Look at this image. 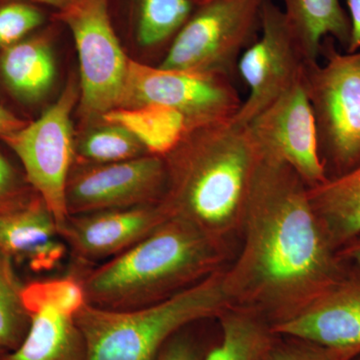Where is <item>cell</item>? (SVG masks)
Masks as SVG:
<instances>
[{"mask_svg":"<svg viewBox=\"0 0 360 360\" xmlns=\"http://www.w3.org/2000/svg\"><path fill=\"white\" fill-rule=\"evenodd\" d=\"M243 246L224 270L232 304L285 321L345 274L312 207L309 187L285 163L262 155L241 224Z\"/></svg>","mask_w":360,"mask_h":360,"instance_id":"obj_1","label":"cell"},{"mask_svg":"<svg viewBox=\"0 0 360 360\" xmlns=\"http://www.w3.org/2000/svg\"><path fill=\"white\" fill-rule=\"evenodd\" d=\"M163 158L167 184L160 203L169 217L224 243L240 231L262 160L248 125L229 118L195 127Z\"/></svg>","mask_w":360,"mask_h":360,"instance_id":"obj_2","label":"cell"},{"mask_svg":"<svg viewBox=\"0 0 360 360\" xmlns=\"http://www.w3.org/2000/svg\"><path fill=\"white\" fill-rule=\"evenodd\" d=\"M225 243L169 217L148 238L101 265L75 267L86 302L99 309L134 310L163 302L217 270Z\"/></svg>","mask_w":360,"mask_h":360,"instance_id":"obj_3","label":"cell"},{"mask_svg":"<svg viewBox=\"0 0 360 360\" xmlns=\"http://www.w3.org/2000/svg\"><path fill=\"white\" fill-rule=\"evenodd\" d=\"M231 305L219 269L156 304L118 311L86 302L73 319L84 336L87 360H155L179 329L217 319Z\"/></svg>","mask_w":360,"mask_h":360,"instance_id":"obj_4","label":"cell"},{"mask_svg":"<svg viewBox=\"0 0 360 360\" xmlns=\"http://www.w3.org/2000/svg\"><path fill=\"white\" fill-rule=\"evenodd\" d=\"M338 46L331 37L324 39L323 63H307L302 77L328 179L360 165V51Z\"/></svg>","mask_w":360,"mask_h":360,"instance_id":"obj_5","label":"cell"},{"mask_svg":"<svg viewBox=\"0 0 360 360\" xmlns=\"http://www.w3.org/2000/svg\"><path fill=\"white\" fill-rule=\"evenodd\" d=\"M267 0H210L191 14L161 61L165 70L232 78L262 26Z\"/></svg>","mask_w":360,"mask_h":360,"instance_id":"obj_6","label":"cell"},{"mask_svg":"<svg viewBox=\"0 0 360 360\" xmlns=\"http://www.w3.org/2000/svg\"><path fill=\"white\" fill-rule=\"evenodd\" d=\"M77 98L78 90L70 82L37 120L0 137L20 160L26 179L53 214L58 229L70 217L66 184L75 162L71 112Z\"/></svg>","mask_w":360,"mask_h":360,"instance_id":"obj_7","label":"cell"},{"mask_svg":"<svg viewBox=\"0 0 360 360\" xmlns=\"http://www.w3.org/2000/svg\"><path fill=\"white\" fill-rule=\"evenodd\" d=\"M63 18L72 32L79 58L82 115L103 117L123 108L129 59L111 26L106 0H71Z\"/></svg>","mask_w":360,"mask_h":360,"instance_id":"obj_8","label":"cell"},{"mask_svg":"<svg viewBox=\"0 0 360 360\" xmlns=\"http://www.w3.org/2000/svg\"><path fill=\"white\" fill-rule=\"evenodd\" d=\"M307 63L283 8L267 0L257 39L238 59L236 70L248 87V96L232 120L248 125L302 77Z\"/></svg>","mask_w":360,"mask_h":360,"instance_id":"obj_9","label":"cell"},{"mask_svg":"<svg viewBox=\"0 0 360 360\" xmlns=\"http://www.w3.org/2000/svg\"><path fill=\"white\" fill-rule=\"evenodd\" d=\"M241 103L232 78L165 70L129 59L123 108L167 106L186 115L193 129L229 120Z\"/></svg>","mask_w":360,"mask_h":360,"instance_id":"obj_10","label":"cell"},{"mask_svg":"<svg viewBox=\"0 0 360 360\" xmlns=\"http://www.w3.org/2000/svg\"><path fill=\"white\" fill-rule=\"evenodd\" d=\"M165 158L146 155L120 162L72 167L66 184L68 215L158 205L167 191Z\"/></svg>","mask_w":360,"mask_h":360,"instance_id":"obj_11","label":"cell"},{"mask_svg":"<svg viewBox=\"0 0 360 360\" xmlns=\"http://www.w3.org/2000/svg\"><path fill=\"white\" fill-rule=\"evenodd\" d=\"M248 127L262 155L292 168L309 188L328 180L302 77L255 116Z\"/></svg>","mask_w":360,"mask_h":360,"instance_id":"obj_12","label":"cell"},{"mask_svg":"<svg viewBox=\"0 0 360 360\" xmlns=\"http://www.w3.org/2000/svg\"><path fill=\"white\" fill-rule=\"evenodd\" d=\"M277 335L309 341L335 360L360 354V267L349 264L345 274L295 314L272 326Z\"/></svg>","mask_w":360,"mask_h":360,"instance_id":"obj_13","label":"cell"},{"mask_svg":"<svg viewBox=\"0 0 360 360\" xmlns=\"http://www.w3.org/2000/svg\"><path fill=\"white\" fill-rule=\"evenodd\" d=\"M169 215L158 205L70 215L58 229L75 267L96 266L148 238Z\"/></svg>","mask_w":360,"mask_h":360,"instance_id":"obj_14","label":"cell"},{"mask_svg":"<svg viewBox=\"0 0 360 360\" xmlns=\"http://www.w3.org/2000/svg\"><path fill=\"white\" fill-rule=\"evenodd\" d=\"M0 251L14 264L45 272L63 264L68 248L53 214L39 195L25 207L0 217Z\"/></svg>","mask_w":360,"mask_h":360,"instance_id":"obj_15","label":"cell"},{"mask_svg":"<svg viewBox=\"0 0 360 360\" xmlns=\"http://www.w3.org/2000/svg\"><path fill=\"white\" fill-rule=\"evenodd\" d=\"M25 305L30 330L20 347L1 360H87L86 342L73 317L44 303Z\"/></svg>","mask_w":360,"mask_h":360,"instance_id":"obj_16","label":"cell"},{"mask_svg":"<svg viewBox=\"0 0 360 360\" xmlns=\"http://www.w3.org/2000/svg\"><path fill=\"white\" fill-rule=\"evenodd\" d=\"M54 77L53 52L44 37H27L0 51V82L21 104L32 105L41 101Z\"/></svg>","mask_w":360,"mask_h":360,"instance_id":"obj_17","label":"cell"},{"mask_svg":"<svg viewBox=\"0 0 360 360\" xmlns=\"http://www.w3.org/2000/svg\"><path fill=\"white\" fill-rule=\"evenodd\" d=\"M281 4L309 63L319 60L322 41L326 37L347 51L352 26L340 0H281Z\"/></svg>","mask_w":360,"mask_h":360,"instance_id":"obj_18","label":"cell"},{"mask_svg":"<svg viewBox=\"0 0 360 360\" xmlns=\"http://www.w3.org/2000/svg\"><path fill=\"white\" fill-rule=\"evenodd\" d=\"M309 196L336 250L360 236V165L309 188Z\"/></svg>","mask_w":360,"mask_h":360,"instance_id":"obj_19","label":"cell"},{"mask_svg":"<svg viewBox=\"0 0 360 360\" xmlns=\"http://www.w3.org/2000/svg\"><path fill=\"white\" fill-rule=\"evenodd\" d=\"M217 319L219 338L205 360H265L277 335L264 315L250 307L231 305Z\"/></svg>","mask_w":360,"mask_h":360,"instance_id":"obj_20","label":"cell"},{"mask_svg":"<svg viewBox=\"0 0 360 360\" xmlns=\"http://www.w3.org/2000/svg\"><path fill=\"white\" fill-rule=\"evenodd\" d=\"M104 122L120 125L137 139L148 155L165 158L191 130L186 115L167 106L148 104L105 113Z\"/></svg>","mask_w":360,"mask_h":360,"instance_id":"obj_21","label":"cell"},{"mask_svg":"<svg viewBox=\"0 0 360 360\" xmlns=\"http://www.w3.org/2000/svg\"><path fill=\"white\" fill-rule=\"evenodd\" d=\"M14 262L0 251V348L14 352L25 340L30 328V316L23 302L22 283Z\"/></svg>","mask_w":360,"mask_h":360,"instance_id":"obj_22","label":"cell"},{"mask_svg":"<svg viewBox=\"0 0 360 360\" xmlns=\"http://www.w3.org/2000/svg\"><path fill=\"white\" fill-rule=\"evenodd\" d=\"M191 11V0H141L139 42L146 47H155L174 39Z\"/></svg>","mask_w":360,"mask_h":360,"instance_id":"obj_23","label":"cell"},{"mask_svg":"<svg viewBox=\"0 0 360 360\" xmlns=\"http://www.w3.org/2000/svg\"><path fill=\"white\" fill-rule=\"evenodd\" d=\"M82 163L104 165L134 160L146 155L141 142L120 125L108 123L85 136L75 150Z\"/></svg>","mask_w":360,"mask_h":360,"instance_id":"obj_24","label":"cell"},{"mask_svg":"<svg viewBox=\"0 0 360 360\" xmlns=\"http://www.w3.org/2000/svg\"><path fill=\"white\" fill-rule=\"evenodd\" d=\"M23 302L51 305L63 314L73 317L86 303V298L79 279L70 274L60 278L25 284Z\"/></svg>","mask_w":360,"mask_h":360,"instance_id":"obj_25","label":"cell"},{"mask_svg":"<svg viewBox=\"0 0 360 360\" xmlns=\"http://www.w3.org/2000/svg\"><path fill=\"white\" fill-rule=\"evenodd\" d=\"M44 22L37 7L20 0H7L0 4V51L27 39Z\"/></svg>","mask_w":360,"mask_h":360,"instance_id":"obj_26","label":"cell"},{"mask_svg":"<svg viewBox=\"0 0 360 360\" xmlns=\"http://www.w3.org/2000/svg\"><path fill=\"white\" fill-rule=\"evenodd\" d=\"M37 196L22 168L0 150V217L25 207Z\"/></svg>","mask_w":360,"mask_h":360,"instance_id":"obj_27","label":"cell"},{"mask_svg":"<svg viewBox=\"0 0 360 360\" xmlns=\"http://www.w3.org/2000/svg\"><path fill=\"white\" fill-rule=\"evenodd\" d=\"M196 323L189 324L175 333L165 343L155 360H205L210 348L219 340L220 331L217 338H210L202 331L194 329Z\"/></svg>","mask_w":360,"mask_h":360,"instance_id":"obj_28","label":"cell"},{"mask_svg":"<svg viewBox=\"0 0 360 360\" xmlns=\"http://www.w3.org/2000/svg\"><path fill=\"white\" fill-rule=\"evenodd\" d=\"M265 360H335L319 345L290 336L277 335Z\"/></svg>","mask_w":360,"mask_h":360,"instance_id":"obj_29","label":"cell"},{"mask_svg":"<svg viewBox=\"0 0 360 360\" xmlns=\"http://www.w3.org/2000/svg\"><path fill=\"white\" fill-rule=\"evenodd\" d=\"M348 18L352 26L350 41L347 52L360 51V0H347Z\"/></svg>","mask_w":360,"mask_h":360,"instance_id":"obj_30","label":"cell"},{"mask_svg":"<svg viewBox=\"0 0 360 360\" xmlns=\"http://www.w3.org/2000/svg\"><path fill=\"white\" fill-rule=\"evenodd\" d=\"M27 122L0 103V137L21 129Z\"/></svg>","mask_w":360,"mask_h":360,"instance_id":"obj_31","label":"cell"},{"mask_svg":"<svg viewBox=\"0 0 360 360\" xmlns=\"http://www.w3.org/2000/svg\"><path fill=\"white\" fill-rule=\"evenodd\" d=\"M341 259L360 267V236L338 250Z\"/></svg>","mask_w":360,"mask_h":360,"instance_id":"obj_32","label":"cell"},{"mask_svg":"<svg viewBox=\"0 0 360 360\" xmlns=\"http://www.w3.org/2000/svg\"><path fill=\"white\" fill-rule=\"evenodd\" d=\"M7 1V0H0V2ZM20 1H37L45 2V4H58V2L63 1V0H20Z\"/></svg>","mask_w":360,"mask_h":360,"instance_id":"obj_33","label":"cell"},{"mask_svg":"<svg viewBox=\"0 0 360 360\" xmlns=\"http://www.w3.org/2000/svg\"><path fill=\"white\" fill-rule=\"evenodd\" d=\"M7 354L6 352H4V349H1V348H0V357H2L4 356V354Z\"/></svg>","mask_w":360,"mask_h":360,"instance_id":"obj_34","label":"cell"},{"mask_svg":"<svg viewBox=\"0 0 360 360\" xmlns=\"http://www.w3.org/2000/svg\"><path fill=\"white\" fill-rule=\"evenodd\" d=\"M352 360H360V354L359 355V356L354 357V359Z\"/></svg>","mask_w":360,"mask_h":360,"instance_id":"obj_35","label":"cell"},{"mask_svg":"<svg viewBox=\"0 0 360 360\" xmlns=\"http://www.w3.org/2000/svg\"><path fill=\"white\" fill-rule=\"evenodd\" d=\"M201 1H202V4H205V2L210 1V0H201Z\"/></svg>","mask_w":360,"mask_h":360,"instance_id":"obj_36","label":"cell"}]
</instances>
